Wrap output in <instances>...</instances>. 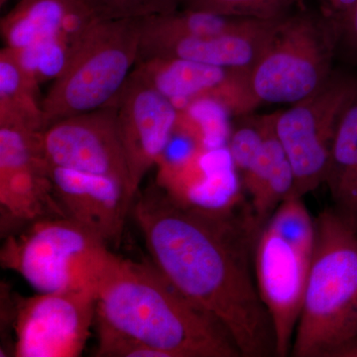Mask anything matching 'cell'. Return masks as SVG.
Wrapping results in <instances>:
<instances>
[{
	"mask_svg": "<svg viewBox=\"0 0 357 357\" xmlns=\"http://www.w3.org/2000/svg\"><path fill=\"white\" fill-rule=\"evenodd\" d=\"M131 211L150 261L188 299L220 319L241 356H276L273 323L255 279L262 227L249 202L201 206L154 183L138 192Z\"/></svg>",
	"mask_w": 357,
	"mask_h": 357,
	"instance_id": "obj_1",
	"label": "cell"
},
{
	"mask_svg": "<svg viewBox=\"0 0 357 357\" xmlns=\"http://www.w3.org/2000/svg\"><path fill=\"white\" fill-rule=\"evenodd\" d=\"M96 331L155 349L162 357H243L229 331L183 295L151 261L119 258L96 296Z\"/></svg>",
	"mask_w": 357,
	"mask_h": 357,
	"instance_id": "obj_2",
	"label": "cell"
},
{
	"mask_svg": "<svg viewBox=\"0 0 357 357\" xmlns=\"http://www.w3.org/2000/svg\"><path fill=\"white\" fill-rule=\"evenodd\" d=\"M357 337V230L333 210L314 218L311 267L291 356L331 357Z\"/></svg>",
	"mask_w": 357,
	"mask_h": 357,
	"instance_id": "obj_3",
	"label": "cell"
},
{
	"mask_svg": "<svg viewBox=\"0 0 357 357\" xmlns=\"http://www.w3.org/2000/svg\"><path fill=\"white\" fill-rule=\"evenodd\" d=\"M100 236L69 218H42L7 236L1 266L37 293L96 291L119 262Z\"/></svg>",
	"mask_w": 357,
	"mask_h": 357,
	"instance_id": "obj_4",
	"label": "cell"
},
{
	"mask_svg": "<svg viewBox=\"0 0 357 357\" xmlns=\"http://www.w3.org/2000/svg\"><path fill=\"white\" fill-rule=\"evenodd\" d=\"M304 198L290 197L278 206L256 243L258 292L269 312L276 356H291L314 246V218Z\"/></svg>",
	"mask_w": 357,
	"mask_h": 357,
	"instance_id": "obj_5",
	"label": "cell"
},
{
	"mask_svg": "<svg viewBox=\"0 0 357 357\" xmlns=\"http://www.w3.org/2000/svg\"><path fill=\"white\" fill-rule=\"evenodd\" d=\"M140 41V20H96L42 100L44 129L114 102L137 63Z\"/></svg>",
	"mask_w": 357,
	"mask_h": 357,
	"instance_id": "obj_6",
	"label": "cell"
},
{
	"mask_svg": "<svg viewBox=\"0 0 357 357\" xmlns=\"http://www.w3.org/2000/svg\"><path fill=\"white\" fill-rule=\"evenodd\" d=\"M340 26L326 15L289 14L279 23L259 60L248 70L249 93L262 103L293 105L332 76Z\"/></svg>",
	"mask_w": 357,
	"mask_h": 357,
	"instance_id": "obj_7",
	"label": "cell"
},
{
	"mask_svg": "<svg viewBox=\"0 0 357 357\" xmlns=\"http://www.w3.org/2000/svg\"><path fill=\"white\" fill-rule=\"evenodd\" d=\"M98 20L86 0H20L1 18L0 32L41 84L64 72Z\"/></svg>",
	"mask_w": 357,
	"mask_h": 357,
	"instance_id": "obj_8",
	"label": "cell"
},
{
	"mask_svg": "<svg viewBox=\"0 0 357 357\" xmlns=\"http://www.w3.org/2000/svg\"><path fill=\"white\" fill-rule=\"evenodd\" d=\"M356 93V77L333 72L311 96L276 112L275 131L294 173L290 197L304 198L325 184L338 122Z\"/></svg>",
	"mask_w": 357,
	"mask_h": 357,
	"instance_id": "obj_9",
	"label": "cell"
},
{
	"mask_svg": "<svg viewBox=\"0 0 357 357\" xmlns=\"http://www.w3.org/2000/svg\"><path fill=\"white\" fill-rule=\"evenodd\" d=\"M96 291L37 293L17 300L13 356L77 357L96 321Z\"/></svg>",
	"mask_w": 357,
	"mask_h": 357,
	"instance_id": "obj_10",
	"label": "cell"
},
{
	"mask_svg": "<svg viewBox=\"0 0 357 357\" xmlns=\"http://www.w3.org/2000/svg\"><path fill=\"white\" fill-rule=\"evenodd\" d=\"M112 103L133 202L145 176L165 154L175 131L178 109L133 72Z\"/></svg>",
	"mask_w": 357,
	"mask_h": 357,
	"instance_id": "obj_11",
	"label": "cell"
},
{
	"mask_svg": "<svg viewBox=\"0 0 357 357\" xmlns=\"http://www.w3.org/2000/svg\"><path fill=\"white\" fill-rule=\"evenodd\" d=\"M41 142L49 165L115 178L126 185L130 198L114 103L54 122L42 131Z\"/></svg>",
	"mask_w": 357,
	"mask_h": 357,
	"instance_id": "obj_12",
	"label": "cell"
},
{
	"mask_svg": "<svg viewBox=\"0 0 357 357\" xmlns=\"http://www.w3.org/2000/svg\"><path fill=\"white\" fill-rule=\"evenodd\" d=\"M0 206L2 217L22 225L65 217L54 197L41 132L0 126Z\"/></svg>",
	"mask_w": 357,
	"mask_h": 357,
	"instance_id": "obj_13",
	"label": "cell"
},
{
	"mask_svg": "<svg viewBox=\"0 0 357 357\" xmlns=\"http://www.w3.org/2000/svg\"><path fill=\"white\" fill-rule=\"evenodd\" d=\"M132 72L168 98L178 109L199 100L218 103L230 114H248L256 109L248 89V70L185 59L151 57L137 61Z\"/></svg>",
	"mask_w": 357,
	"mask_h": 357,
	"instance_id": "obj_14",
	"label": "cell"
},
{
	"mask_svg": "<svg viewBox=\"0 0 357 357\" xmlns=\"http://www.w3.org/2000/svg\"><path fill=\"white\" fill-rule=\"evenodd\" d=\"M54 197L66 218L109 245H119L132 201L115 178L50 166Z\"/></svg>",
	"mask_w": 357,
	"mask_h": 357,
	"instance_id": "obj_15",
	"label": "cell"
},
{
	"mask_svg": "<svg viewBox=\"0 0 357 357\" xmlns=\"http://www.w3.org/2000/svg\"><path fill=\"white\" fill-rule=\"evenodd\" d=\"M278 20H255L245 27L213 36L180 37L140 45L139 58L185 59L218 67L250 70L271 41Z\"/></svg>",
	"mask_w": 357,
	"mask_h": 357,
	"instance_id": "obj_16",
	"label": "cell"
},
{
	"mask_svg": "<svg viewBox=\"0 0 357 357\" xmlns=\"http://www.w3.org/2000/svg\"><path fill=\"white\" fill-rule=\"evenodd\" d=\"M39 82L23 67L10 49L0 51V126L44 130Z\"/></svg>",
	"mask_w": 357,
	"mask_h": 357,
	"instance_id": "obj_17",
	"label": "cell"
},
{
	"mask_svg": "<svg viewBox=\"0 0 357 357\" xmlns=\"http://www.w3.org/2000/svg\"><path fill=\"white\" fill-rule=\"evenodd\" d=\"M357 168V93L340 117L333 138L325 185L333 210L349 222Z\"/></svg>",
	"mask_w": 357,
	"mask_h": 357,
	"instance_id": "obj_18",
	"label": "cell"
},
{
	"mask_svg": "<svg viewBox=\"0 0 357 357\" xmlns=\"http://www.w3.org/2000/svg\"><path fill=\"white\" fill-rule=\"evenodd\" d=\"M255 20L230 17L201 11L176 10L141 18L140 45L180 37L213 36L245 27Z\"/></svg>",
	"mask_w": 357,
	"mask_h": 357,
	"instance_id": "obj_19",
	"label": "cell"
},
{
	"mask_svg": "<svg viewBox=\"0 0 357 357\" xmlns=\"http://www.w3.org/2000/svg\"><path fill=\"white\" fill-rule=\"evenodd\" d=\"M302 0H183L188 10L201 11L250 20H271L285 17Z\"/></svg>",
	"mask_w": 357,
	"mask_h": 357,
	"instance_id": "obj_20",
	"label": "cell"
},
{
	"mask_svg": "<svg viewBox=\"0 0 357 357\" xmlns=\"http://www.w3.org/2000/svg\"><path fill=\"white\" fill-rule=\"evenodd\" d=\"M271 114L248 117L230 132L227 139L230 159L239 175H243L259 152Z\"/></svg>",
	"mask_w": 357,
	"mask_h": 357,
	"instance_id": "obj_21",
	"label": "cell"
},
{
	"mask_svg": "<svg viewBox=\"0 0 357 357\" xmlns=\"http://www.w3.org/2000/svg\"><path fill=\"white\" fill-rule=\"evenodd\" d=\"M98 20H141L178 10L183 0H86Z\"/></svg>",
	"mask_w": 357,
	"mask_h": 357,
	"instance_id": "obj_22",
	"label": "cell"
},
{
	"mask_svg": "<svg viewBox=\"0 0 357 357\" xmlns=\"http://www.w3.org/2000/svg\"><path fill=\"white\" fill-rule=\"evenodd\" d=\"M340 26V43L342 42L349 53L357 59V1L337 21Z\"/></svg>",
	"mask_w": 357,
	"mask_h": 357,
	"instance_id": "obj_23",
	"label": "cell"
},
{
	"mask_svg": "<svg viewBox=\"0 0 357 357\" xmlns=\"http://www.w3.org/2000/svg\"><path fill=\"white\" fill-rule=\"evenodd\" d=\"M325 7V15L337 21L344 15L357 0H321Z\"/></svg>",
	"mask_w": 357,
	"mask_h": 357,
	"instance_id": "obj_24",
	"label": "cell"
},
{
	"mask_svg": "<svg viewBox=\"0 0 357 357\" xmlns=\"http://www.w3.org/2000/svg\"><path fill=\"white\" fill-rule=\"evenodd\" d=\"M331 357H357V337L340 345Z\"/></svg>",
	"mask_w": 357,
	"mask_h": 357,
	"instance_id": "obj_25",
	"label": "cell"
},
{
	"mask_svg": "<svg viewBox=\"0 0 357 357\" xmlns=\"http://www.w3.org/2000/svg\"><path fill=\"white\" fill-rule=\"evenodd\" d=\"M347 223H349V225H351L354 229L357 230V168L354 183V195H352L351 213Z\"/></svg>",
	"mask_w": 357,
	"mask_h": 357,
	"instance_id": "obj_26",
	"label": "cell"
},
{
	"mask_svg": "<svg viewBox=\"0 0 357 357\" xmlns=\"http://www.w3.org/2000/svg\"><path fill=\"white\" fill-rule=\"evenodd\" d=\"M8 2V0H0V7H3Z\"/></svg>",
	"mask_w": 357,
	"mask_h": 357,
	"instance_id": "obj_27",
	"label": "cell"
}]
</instances>
